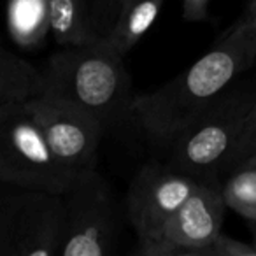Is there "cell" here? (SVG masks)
<instances>
[{"instance_id":"6da1fadb","label":"cell","mask_w":256,"mask_h":256,"mask_svg":"<svg viewBox=\"0 0 256 256\" xmlns=\"http://www.w3.org/2000/svg\"><path fill=\"white\" fill-rule=\"evenodd\" d=\"M254 65L256 28L244 14L184 72L136 95L134 120L151 142L165 148Z\"/></svg>"},{"instance_id":"7a4b0ae2","label":"cell","mask_w":256,"mask_h":256,"mask_svg":"<svg viewBox=\"0 0 256 256\" xmlns=\"http://www.w3.org/2000/svg\"><path fill=\"white\" fill-rule=\"evenodd\" d=\"M123 60L104 40L64 48L42 68L46 92L74 100L102 123L106 134L112 132L134 118L136 95Z\"/></svg>"},{"instance_id":"3957f363","label":"cell","mask_w":256,"mask_h":256,"mask_svg":"<svg viewBox=\"0 0 256 256\" xmlns=\"http://www.w3.org/2000/svg\"><path fill=\"white\" fill-rule=\"evenodd\" d=\"M256 104V84L238 79L167 144V162L200 182L221 184L224 162Z\"/></svg>"},{"instance_id":"277c9868","label":"cell","mask_w":256,"mask_h":256,"mask_svg":"<svg viewBox=\"0 0 256 256\" xmlns=\"http://www.w3.org/2000/svg\"><path fill=\"white\" fill-rule=\"evenodd\" d=\"M79 170L54 154L25 104L0 107V181L64 195Z\"/></svg>"},{"instance_id":"5b68a950","label":"cell","mask_w":256,"mask_h":256,"mask_svg":"<svg viewBox=\"0 0 256 256\" xmlns=\"http://www.w3.org/2000/svg\"><path fill=\"white\" fill-rule=\"evenodd\" d=\"M65 198L60 256H107L116 249L120 214L109 182L96 168L79 170Z\"/></svg>"},{"instance_id":"8992f818","label":"cell","mask_w":256,"mask_h":256,"mask_svg":"<svg viewBox=\"0 0 256 256\" xmlns=\"http://www.w3.org/2000/svg\"><path fill=\"white\" fill-rule=\"evenodd\" d=\"M64 237V195L18 188L2 196L0 256H56Z\"/></svg>"},{"instance_id":"52a82bcc","label":"cell","mask_w":256,"mask_h":256,"mask_svg":"<svg viewBox=\"0 0 256 256\" xmlns=\"http://www.w3.org/2000/svg\"><path fill=\"white\" fill-rule=\"evenodd\" d=\"M25 106L65 165L74 170L96 168L106 128L90 110L53 92H46Z\"/></svg>"},{"instance_id":"ba28073f","label":"cell","mask_w":256,"mask_h":256,"mask_svg":"<svg viewBox=\"0 0 256 256\" xmlns=\"http://www.w3.org/2000/svg\"><path fill=\"white\" fill-rule=\"evenodd\" d=\"M198 182L167 160H150L137 170L126 193V218L139 244L154 240L162 234Z\"/></svg>"},{"instance_id":"9c48e42d","label":"cell","mask_w":256,"mask_h":256,"mask_svg":"<svg viewBox=\"0 0 256 256\" xmlns=\"http://www.w3.org/2000/svg\"><path fill=\"white\" fill-rule=\"evenodd\" d=\"M221 184L198 182L154 240L139 244L142 256H193L221 234L224 223Z\"/></svg>"},{"instance_id":"30bf717a","label":"cell","mask_w":256,"mask_h":256,"mask_svg":"<svg viewBox=\"0 0 256 256\" xmlns=\"http://www.w3.org/2000/svg\"><path fill=\"white\" fill-rule=\"evenodd\" d=\"M44 93V72L4 48L0 53V107L26 104Z\"/></svg>"},{"instance_id":"8fae6325","label":"cell","mask_w":256,"mask_h":256,"mask_svg":"<svg viewBox=\"0 0 256 256\" xmlns=\"http://www.w3.org/2000/svg\"><path fill=\"white\" fill-rule=\"evenodd\" d=\"M162 6L164 0H123L116 26L102 40L121 56H126L154 25Z\"/></svg>"},{"instance_id":"7c38bea8","label":"cell","mask_w":256,"mask_h":256,"mask_svg":"<svg viewBox=\"0 0 256 256\" xmlns=\"http://www.w3.org/2000/svg\"><path fill=\"white\" fill-rule=\"evenodd\" d=\"M8 30L16 46L37 48L51 34L50 0H8Z\"/></svg>"},{"instance_id":"4fadbf2b","label":"cell","mask_w":256,"mask_h":256,"mask_svg":"<svg viewBox=\"0 0 256 256\" xmlns=\"http://www.w3.org/2000/svg\"><path fill=\"white\" fill-rule=\"evenodd\" d=\"M50 28L54 42L64 48L102 40L93 30L81 0H50Z\"/></svg>"},{"instance_id":"5bb4252c","label":"cell","mask_w":256,"mask_h":256,"mask_svg":"<svg viewBox=\"0 0 256 256\" xmlns=\"http://www.w3.org/2000/svg\"><path fill=\"white\" fill-rule=\"evenodd\" d=\"M224 202L228 209L235 210L238 216L256 223V167L244 165L226 176L221 184Z\"/></svg>"},{"instance_id":"9a60e30c","label":"cell","mask_w":256,"mask_h":256,"mask_svg":"<svg viewBox=\"0 0 256 256\" xmlns=\"http://www.w3.org/2000/svg\"><path fill=\"white\" fill-rule=\"evenodd\" d=\"M256 154V104L249 110L244 124H242L238 137L228 154L221 176H230L238 167L246 165Z\"/></svg>"},{"instance_id":"2e32d148","label":"cell","mask_w":256,"mask_h":256,"mask_svg":"<svg viewBox=\"0 0 256 256\" xmlns=\"http://www.w3.org/2000/svg\"><path fill=\"white\" fill-rule=\"evenodd\" d=\"M95 34L100 39L110 36L118 22L123 0H81Z\"/></svg>"},{"instance_id":"e0dca14e","label":"cell","mask_w":256,"mask_h":256,"mask_svg":"<svg viewBox=\"0 0 256 256\" xmlns=\"http://www.w3.org/2000/svg\"><path fill=\"white\" fill-rule=\"evenodd\" d=\"M193 256H256L252 242L238 240L221 232L210 244L198 249Z\"/></svg>"},{"instance_id":"ac0fdd59","label":"cell","mask_w":256,"mask_h":256,"mask_svg":"<svg viewBox=\"0 0 256 256\" xmlns=\"http://www.w3.org/2000/svg\"><path fill=\"white\" fill-rule=\"evenodd\" d=\"M182 2V16L188 22H206L209 16L210 0H181Z\"/></svg>"},{"instance_id":"d6986e66","label":"cell","mask_w":256,"mask_h":256,"mask_svg":"<svg viewBox=\"0 0 256 256\" xmlns=\"http://www.w3.org/2000/svg\"><path fill=\"white\" fill-rule=\"evenodd\" d=\"M246 16L249 18L251 25L256 28V0H248V8H246Z\"/></svg>"},{"instance_id":"ffe728a7","label":"cell","mask_w":256,"mask_h":256,"mask_svg":"<svg viewBox=\"0 0 256 256\" xmlns=\"http://www.w3.org/2000/svg\"><path fill=\"white\" fill-rule=\"evenodd\" d=\"M251 224V242H252V246L256 248V223H249Z\"/></svg>"},{"instance_id":"44dd1931","label":"cell","mask_w":256,"mask_h":256,"mask_svg":"<svg viewBox=\"0 0 256 256\" xmlns=\"http://www.w3.org/2000/svg\"><path fill=\"white\" fill-rule=\"evenodd\" d=\"M246 165H254V167H256V154H254V156H252L251 160H249V162H248V164H246ZM242 167H244V165H242Z\"/></svg>"}]
</instances>
